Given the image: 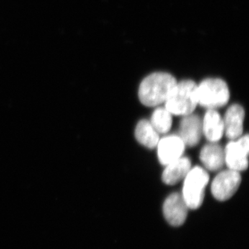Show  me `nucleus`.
Returning <instances> with one entry per match:
<instances>
[{
    "label": "nucleus",
    "instance_id": "f257e3e1",
    "mask_svg": "<svg viewBox=\"0 0 249 249\" xmlns=\"http://www.w3.org/2000/svg\"><path fill=\"white\" fill-rule=\"evenodd\" d=\"M175 77L168 73L157 72L147 76L139 87L141 102L147 107H155L165 103L177 84Z\"/></svg>",
    "mask_w": 249,
    "mask_h": 249
},
{
    "label": "nucleus",
    "instance_id": "f03ea898",
    "mask_svg": "<svg viewBox=\"0 0 249 249\" xmlns=\"http://www.w3.org/2000/svg\"><path fill=\"white\" fill-rule=\"evenodd\" d=\"M165 103V109L174 115L193 114L198 105L197 85L190 80L177 83Z\"/></svg>",
    "mask_w": 249,
    "mask_h": 249
},
{
    "label": "nucleus",
    "instance_id": "7ed1b4c3",
    "mask_svg": "<svg viewBox=\"0 0 249 249\" xmlns=\"http://www.w3.org/2000/svg\"><path fill=\"white\" fill-rule=\"evenodd\" d=\"M197 97L198 104L209 109H214L227 104L230 92L224 80L209 78L197 85Z\"/></svg>",
    "mask_w": 249,
    "mask_h": 249
},
{
    "label": "nucleus",
    "instance_id": "20e7f679",
    "mask_svg": "<svg viewBox=\"0 0 249 249\" xmlns=\"http://www.w3.org/2000/svg\"><path fill=\"white\" fill-rule=\"evenodd\" d=\"M209 181V175L201 167L190 170L184 178L182 196L188 209H199L204 201L205 188Z\"/></svg>",
    "mask_w": 249,
    "mask_h": 249
},
{
    "label": "nucleus",
    "instance_id": "39448f33",
    "mask_svg": "<svg viewBox=\"0 0 249 249\" xmlns=\"http://www.w3.org/2000/svg\"><path fill=\"white\" fill-rule=\"evenodd\" d=\"M242 178L239 172L231 169L221 172L213 181L211 186L213 196L219 201L228 200L238 190Z\"/></svg>",
    "mask_w": 249,
    "mask_h": 249
},
{
    "label": "nucleus",
    "instance_id": "423d86ee",
    "mask_svg": "<svg viewBox=\"0 0 249 249\" xmlns=\"http://www.w3.org/2000/svg\"><path fill=\"white\" fill-rule=\"evenodd\" d=\"M249 140V136L247 134L228 144L224 150V154L225 162L229 169L240 172L248 168Z\"/></svg>",
    "mask_w": 249,
    "mask_h": 249
},
{
    "label": "nucleus",
    "instance_id": "0eeeda50",
    "mask_svg": "<svg viewBox=\"0 0 249 249\" xmlns=\"http://www.w3.org/2000/svg\"><path fill=\"white\" fill-rule=\"evenodd\" d=\"M163 214L168 222L173 227H179L186 221L188 207L182 195L173 193L165 199Z\"/></svg>",
    "mask_w": 249,
    "mask_h": 249
},
{
    "label": "nucleus",
    "instance_id": "6e6552de",
    "mask_svg": "<svg viewBox=\"0 0 249 249\" xmlns=\"http://www.w3.org/2000/svg\"><path fill=\"white\" fill-rule=\"evenodd\" d=\"M157 146L160 163L167 165L182 157L186 145L179 136L171 135L159 141Z\"/></svg>",
    "mask_w": 249,
    "mask_h": 249
},
{
    "label": "nucleus",
    "instance_id": "1a4fd4ad",
    "mask_svg": "<svg viewBox=\"0 0 249 249\" xmlns=\"http://www.w3.org/2000/svg\"><path fill=\"white\" fill-rule=\"evenodd\" d=\"M203 134L202 121L193 114L184 116L179 127V137L185 145L194 147L200 142Z\"/></svg>",
    "mask_w": 249,
    "mask_h": 249
},
{
    "label": "nucleus",
    "instance_id": "9d476101",
    "mask_svg": "<svg viewBox=\"0 0 249 249\" xmlns=\"http://www.w3.org/2000/svg\"><path fill=\"white\" fill-rule=\"evenodd\" d=\"M245 109L239 105H232L224 116V132L228 138L235 140L240 138L243 132Z\"/></svg>",
    "mask_w": 249,
    "mask_h": 249
},
{
    "label": "nucleus",
    "instance_id": "9b49d317",
    "mask_svg": "<svg viewBox=\"0 0 249 249\" xmlns=\"http://www.w3.org/2000/svg\"><path fill=\"white\" fill-rule=\"evenodd\" d=\"M191 169V160L187 157H181L166 165L162 175V180L165 184H177L184 179Z\"/></svg>",
    "mask_w": 249,
    "mask_h": 249
},
{
    "label": "nucleus",
    "instance_id": "f8f14e48",
    "mask_svg": "<svg viewBox=\"0 0 249 249\" xmlns=\"http://www.w3.org/2000/svg\"><path fill=\"white\" fill-rule=\"evenodd\" d=\"M203 134L211 142L222 139L224 132V121L219 113L214 109H209L202 121Z\"/></svg>",
    "mask_w": 249,
    "mask_h": 249
},
{
    "label": "nucleus",
    "instance_id": "ddd939ff",
    "mask_svg": "<svg viewBox=\"0 0 249 249\" xmlns=\"http://www.w3.org/2000/svg\"><path fill=\"white\" fill-rule=\"evenodd\" d=\"M200 160L208 170L217 171L225 163L224 150L216 142H211L201 149Z\"/></svg>",
    "mask_w": 249,
    "mask_h": 249
},
{
    "label": "nucleus",
    "instance_id": "4468645a",
    "mask_svg": "<svg viewBox=\"0 0 249 249\" xmlns=\"http://www.w3.org/2000/svg\"><path fill=\"white\" fill-rule=\"evenodd\" d=\"M135 137L142 145L150 149L155 148L160 141L158 132L147 120L139 121L136 127Z\"/></svg>",
    "mask_w": 249,
    "mask_h": 249
},
{
    "label": "nucleus",
    "instance_id": "2eb2a0df",
    "mask_svg": "<svg viewBox=\"0 0 249 249\" xmlns=\"http://www.w3.org/2000/svg\"><path fill=\"white\" fill-rule=\"evenodd\" d=\"M150 124L158 134L167 133L173 124L172 114L165 108H157L152 114Z\"/></svg>",
    "mask_w": 249,
    "mask_h": 249
}]
</instances>
